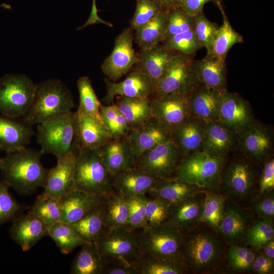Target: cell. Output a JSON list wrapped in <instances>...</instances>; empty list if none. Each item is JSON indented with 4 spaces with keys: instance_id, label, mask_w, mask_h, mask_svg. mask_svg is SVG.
Here are the masks:
<instances>
[{
    "instance_id": "cell-51",
    "label": "cell",
    "mask_w": 274,
    "mask_h": 274,
    "mask_svg": "<svg viewBox=\"0 0 274 274\" xmlns=\"http://www.w3.org/2000/svg\"><path fill=\"white\" fill-rule=\"evenodd\" d=\"M146 194H140L126 199L128 207L127 226L135 231L148 228L146 216Z\"/></svg>"
},
{
    "instance_id": "cell-61",
    "label": "cell",
    "mask_w": 274,
    "mask_h": 274,
    "mask_svg": "<svg viewBox=\"0 0 274 274\" xmlns=\"http://www.w3.org/2000/svg\"><path fill=\"white\" fill-rule=\"evenodd\" d=\"M162 10L170 11L180 8L182 0H153Z\"/></svg>"
},
{
    "instance_id": "cell-11",
    "label": "cell",
    "mask_w": 274,
    "mask_h": 274,
    "mask_svg": "<svg viewBox=\"0 0 274 274\" xmlns=\"http://www.w3.org/2000/svg\"><path fill=\"white\" fill-rule=\"evenodd\" d=\"M137 237L142 252L181 262L183 236L179 230L165 224H161L140 230L137 232Z\"/></svg>"
},
{
    "instance_id": "cell-56",
    "label": "cell",
    "mask_w": 274,
    "mask_h": 274,
    "mask_svg": "<svg viewBox=\"0 0 274 274\" xmlns=\"http://www.w3.org/2000/svg\"><path fill=\"white\" fill-rule=\"evenodd\" d=\"M274 189V159L272 156L261 166L257 181V193H263Z\"/></svg>"
},
{
    "instance_id": "cell-4",
    "label": "cell",
    "mask_w": 274,
    "mask_h": 274,
    "mask_svg": "<svg viewBox=\"0 0 274 274\" xmlns=\"http://www.w3.org/2000/svg\"><path fill=\"white\" fill-rule=\"evenodd\" d=\"M72 93L60 80L51 79L36 84L33 98L23 119L32 126L72 111Z\"/></svg>"
},
{
    "instance_id": "cell-18",
    "label": "cell",
    "mask_w": 274,
    "mask_h": 274,
    "mask_svg": "<svg viewBox=\"0 0 274 274\" xmlns=\"http://www.w3.org/2000/svg\"><path fill=\"white\" fill-rule=\"evenodd\" d=\"M77 152L57 158L56 165L49 169L42 196L60 199L74 188V170Z\"/></svg>"
},
{
    "instance_id": "cell-19",
    "label": "cell",
    "mask_w": 274,
    "mask_h": 274,
    "mask_svg": "<svg viewBox=\"0 0 274 274\" xmlns=\"http://www.w3.org/2000/svg\"><path fill=\"white\" fill-rule=\"evenodd\" d=\"M203 151L216 156L228 158L238 151L237 133L218 120L203 122Z\"/></svg>"
},
{
    "instance_id": "cell-53",
    "label": "cell",
    "mask_w": 274,
    "mask_h": 274,
    "mask_svg": "<svg viewBox=\"0 0 274 274\" xmlns=\"http://www.w3.org/2000/svg\"><path fill=\"white\" fill-rule=\"evenodd\" d=\"M250 207L256 219H263L274 222V191L257 193L251 198Z\"/></svg>"
},
{
    "instance_id": "cell-31",
    "label": "cell",
    "mask_w": 274,
    "mask_h": 274,
    "mask_svg": "<svg viewBox=\"0 0 274 274\" xmlns=\"http://www.w3.org/2000/svg\"><path fill=\"white\" fill-rule=\"evenodd\" d=\"M220 93L199 84L187 96L190 116L203 122L217 120Z\"/></svg>"
},
{
    "instance_id": "cell-46",
    "label": "cell",
    "mask_w": 274,
    "mask_h": 274,
    "mask_svg": "<svg viewBox=\"0 0 274 274\" xmlns=\"http://www.w3.org/2000/svg\"><path fill=\"white\" fill-rule=\"evenodd\" d=\"M256 252L254 249L243 245H228L225 264L232 270L250 271Z\"/></svg>"
},
{
    "instance_id": "cell-45",
    "label": "cell",
    "mask_w": 274,
    "mask_h": 274,
    "mask_svg": "<svg viewBox=\"0 0 274 274\" xmlns=\"http://www.w3.org/2000/svg\"><path fill=\"white\" fill-rule=\"evenodd\" d=\"M79 94V104L77 111L100 118L99 109L101 104L94 91L90 78L83 76L77 82Z\"/></svg>"
},
{
    "instance_id": "cell-63",
    "label": "cell",
    "mask_w": 274,
    "mask_h": 274,
    "mask_svg": "<svg viewBox=\"0 0 274 274\" xmlns=\"http://www.w3.org/2000/svg\"><path fill=\"white\" fill-rule=\"evenodd\" d=\"M216 4L217 6H218L219 4L221 3L220 0H216Z\"/></svg>"
},
{
    "instance_id": "cell-2",
    "label": "cell",
    "mask_w": 274,
    "mask_h": 274,
    "mask_svg": "<svg viewBox=\"0 0 274 274\" xmlns=\"http://www.w3.org/2000/svg\"><path fill=\"white\" fill-rule=\"evenodd\" d=\"M42 155L27 147L7 153L0 164L2 179L21 194L44 187L49 169L41 162Z\"/></svg>"
},
{
    "instance_id": "cell-17",
    "label": "cell",
    "mask_w": 274,
    "mask_h": 274,
    "mask_svg": "<svg viewBox=\"0 0 274 274\" xmlns=\"http://www.w3.org/2000/svg\"><path fill=\"white\" fill-rule=\"evenodd\" d=\"M105 82L107 93L102 101L105 105L113 103L117 96L151 97L154 91L151 79L136 67L121 82H115L108 78Z\"/></svg>"
},
{
    "instance_id": "cell-27",
    "label": "cell",
    "mask_w": 274,
    "mask_h": 274,
    "mask_svg": "<svg viewBox=\"0 0 274 274\" xmlns=\"http://www.w3.org/2000/svg\"><path fill=\"white\" fill-rule=\"evenodd\" d=\"M179 52L166 48L161 43L155 46L142 49L136 64L139 68L155 85L165 74L173 58Z\"/></svg>"
},
{
    "instance_id": "cell-23",
    "label": "cell",
    "mask_w": 274,
    "mask_h": 274,
    "mask_svg": "<svg viewBox=\"0 0 274 274\" xmlns=\"http://www.w3.org/2000/svg\"><path fill=\"white\" fill-rule=\"evenodd\" d=\"M206 190L172 203L170 212L165 224L181 232L186 231L199 223L202 213Z\"/></svg>"
},
{
    "instance_id": "cell-20",
    "label": "cell",
    "mask_w": 274,
    "mask_h": 274,
    "mask_svg": "<svg viewBox=\"0 0 274 274\" xmlns=\"http://www.w3.org/2000/svg\"><path fill=\"white\" fill-rule=\"evenodd\" d=\"M127 138L136 162L144 153L172 138L170 129L153 117L143 126L130 129Z\"/></svg>"
},
{
    "instance_id": "cell-62",
    "label": "cell",
    "mask_w": 274,
    "mask_h": 274,
    "mask_svg": "<svg viewBox=\"0 0 274 274\" xmlns=\"http://www.w3.org/2000/svg\"><path fill=\"white\" fill-rule=\"evenodd\" d=\"M259 251L268 257L274 259V239L266 243Z\"/></svg>"
},
{
    "instance_id": "cell-12",
    "label": "cell",
    "mask_w": 274,
    "mask_h": 274,
    "mask_svg": "<svg viewBox=\"0 0 274 274\" xmlns=\"http://www.w3.org/2000/svg\"><path fill=\"white\" fill-rule=\"evenodd\" d=\"M238 151L248 159L261 165L273 156V128L256 119L237 133Z\"/></svg>"
},
{
    "instance_id": "cell-41",
    "label": "cell",
    "mask_w": 274,
    "mask_h": 274,
    "mask_svg": "<svg viewBox=\"0 0 274 274\" xmlns=\"http://www.w3.org/2000/svg\"><path fill=\"white\" fill-rule=\"evenodd\" d=\"M48 235L64 254L72 252L77 247L86 243L70 224L62 221L55 223L48 229Z\"/></svg>"
},
{
    "instance_id": "cell-37",
    "label": "cell",
    "mask_w": 274,
    "mask_h": 274,
    "mask_svg": "<svg viewBox=\"0 0 274 274\" xmlns=\"http://www.w3.org/2000/svg\"><path fill=\"white\" fill-rule=\"evenodd\" d=\"M73 260L72 274H103L105 262L94 242L86 243Z\"/></svg>"
},
{
    "instance_id": "cell-1",
    "label": "cell",
    "mask_w": 274,
    "mask_h": 274,
    "mask_svg": "<svg viewBox=\"0 0 274 274\" xmlns=\"http://www.w3.org/2000/svg\"><path fill=\"white\" fill-rule=\"evenodd\" d=\"M182 233L181 262L187 272L211 273L222 270L228 245L217 231L199 222Z\"/></svg>"
},
{
    "instance_id": "cell-26",
    "label": "cell",
    "mask_w": 274,
    "mask_h": 274,
    "mask_svg": "<svg viewBox=\"0 0 274 274\" xmlns=\"http://www.w3.org/2000/svg\"><path fill=\"white\" fill-rule=\"evenodd\" d=\"M33 134L32 126L23 118L0 115V150L8 153L27 147Z\"/></svg>"
},
{
    "instance_id": "cell-36",
    "label": "cell",
    "mask_w": 274,
    "mask_h": 274,
    "mask_svg": "<svg viewBox=\"0 0 274 274\" xmlns=\"http://www.w3.org/2000/svg\"><path fill=\"white\" fill-rule=\"evenodd\" d=\"M106 200L70 225L85 243L94 242L105 231Z\"/></svg>"
},
{
    "instance_id": "cell-38",
    "label": "cell",
    "mask_w": 274,
    "mask_h": 274,
    "mask_svg": "<svg viewBox=\"0 0 274 274\" xmlns=\"http://www.w3.org/2000/svg\"><path fill=\"white\" fill-rule=\"evenodd\" d=\"M223 18V22L216 33L212 46L211 53L225 60L229 50L233 46L242 43L243 38L234 30L225 14L222 4L217 6Z\"/></svg>"
},
{
    "instance_id": "cell-64",
    "label": "cell",
    "mask_w": 274,
    "mask_h": 274,
    "mask_svg": "<svg viewBox=\"0 0 274 274\" xmlns=\"http://www.w3.org/2000/svg\"><path fill=\"white\" fill-rule=\"evenodd\" d=\"M2 157H1V156H0V164H1V162H2Z\"/></svg>"
},
{
    "instance_id": "cell-42",
    "label": "cell",
    "mask_w": 274,
    "mask_h": 274,
    "mask_svg": "<svg viewBox=\"0 0 274 274\" xmlns=\"http://www.w3.org/2000/svg\"><path fill=\"white\" fill-rule=\"evenodd\" d=\"M206 196L199 222L205 223L217 231L221 222L226 199L225 194L206 190Z\"/></svg>"
},
{
    "instance_id": "cell-44",
    "label": "cell",
    "mask_w": 274,
    "mask_h": 274,
    "mask_svg": "<svg viewBox=\"0 0 274 274\" xmlns=\"http://www.w3.org/2000/svg\"><path fill=\"white\" fill-rule=\"evenodd\" d=\"M30 212L40 219L48 229L61 221L62 212L59 199L39 195Z\"/></svg>"
},
{
    "instance_id": "cell-14",
    "label": "cell",
    "mask_w": 274,
    "mask_h": 274,
    "mask_svg": "<svg viewBox=\"0 0 274 274\" xmlns=\"http://www.w3.org/2000/svg\"><path fill=\"white\" fill-rule=\"evenodd\" d=\"M256 217L252 210L229 197L226 199L223 218L217 230L227 245H242Z\"/></svg>"
},
{
    "instance_id": "cell-57",
    "label": "cell",
    "mask_w": 274,
    "mask_h": 274,
    "mask_svg": "<svg viewBox=\"0 0 274 274\" xmlns=\"http://www.w3.org/2000/svg\"><path fill=\"white\" fill-rule=\"evenodd\" d=\"M257 252L250 271L256 274L273 273L274 259L268 257L260 251Z\"/></svg>"
},
{
    "instance_id": "cell-33",
    "label": "cell",
    "mask_w": 274,
    "mask_h": 274,
    "mask_svg": "<svg viewBox=\"0 0 274 274\" xmlns=\"http://www.w3.org/2000/svg\"><path fill=\"white\" fill-rule=\"evenodd\" d=\"M118 97L115 104L125 117L130 129L143 126L153 117L150 97Z\"/></svg>"
},
{
    "instance_id": "cell-40",
    "label": "cell",
    "mask_w": 274,
    "mask_h": 274,
    "mask_svg": "<svg viewBox=\"0 0 274 274\" xmlns=\"http://www.w3.org/2000/svg\"><path fill=\"white\" fill-rule=\"evenodd\" d=\"M128 207L127 200L113 190L106 198L105 231L128 226Z\"/></svg>"
},
{
    "instance_id": "cell-5",
    "label": "cell",
    "mask_w": 274,
    "mask_h": 274,
    "mask_svg": "<svg viewBox=\"0 0 274 274\" xmlns=\"http://www.w3.org/2000/svg\"><path fill=\"white\" fill-rule=\"evenodd\" d=\"M37 125V142L41 152L57 158L77 152L79 149L76 112L56 116Z\"/></svg>"
},
{
    "instance_id": "cell-29",
    "label": "cell",
    "mask_w": 274,
    "mask_h": 274,
    "mask_svg": "<svg viewBox=\"0 0 274 274\" xmlns=\"http://www.w3.org/2000/svg\"><path fill=\"white\" fill-rule=\"evenodd\" d=\"M171 138L183 156L203 151V122L189 117L171 129Z\"/></svg>"
},
{
    "instance_id": "cell-49",
    "label": "cell",
    "mask_w": 274,
    "mask_h": 274,
    "mask_svg": "<svg viewBox=\"0 0 274 274\" xmlns=\"http://www.w3.org/2000/svg\"><path fill=\"white\" fill-rule=\"evenodd\" d=\"M193 18V30L202 47L206 49L207 53L210 54L211 53L213 43L220 26L210 21L203 11L195 15Z\"/></svg>"
},
{
    "instance_id": "cell-3",
    "label": "cell",
    "mask_w": 274,
    "mask_h": 274,
    "mask_svg": "<svg viewBox=\"0 0 274 274\" xmlns=\"http://www.w3.org/2000/svg\"><path fill=\"white\" fill-rule=\"evenodd\" d=\"M261 166L238 151L234 152L221 172L219 192L245 206L257 192Z\"/></svg>"
},
{
    "instance_id": "cell-15",
    "label": "cell",
    "mask_w": 274,
    "mask_h": 274,
    "mask_svg": "<svg viewBox=\"0 0 274 274\" xmlns=\"http://www.w3.org/2000/svg\"><path fill=\"white\" fill-rule=\"evenodd\" d=\"M133 29L125 28L116 37L113 50L101 64L108 79L115 82L126 74L139 61L133 47Z\"/></svg>"
},
{
    "instance_id": "cell-47",
    "label": "cell",
    "mask_w": 274,
    "mask_h": 274,
    "mask_svg": "<svg viewBox=\"0 0 274 274\" xmlns=\"http://www.w3.org/2000/svg\"><path fill=\"white\" fill-rule=\"evenodd\" d=\"M273 223L263 219H256L242 245L259 251L266 243L274 239Z\"/></svg>"
},
{
    "instance_id": "cell-55",
    "label": "cell",
    "mask_w": 274,
    "mask_h": 274,
    "mask_svg": "<svg viewBox=\"0 0 274 274\" xmlns=\"http://www.w3.org/2000/svg\"><path fill=\"white\" fill-rule=\"evenodd\" d=\"M162 10L153 0H136L134 15L130 21V27L135 30L145 24Z\"/></svg>"
},
{
    "instance_id": "cell-54",
    "label": "cell",
    "mask_w": 274,
    "mask_h": 274,
    "mask_svg": "<svg viewBox=\"0 0 274 274\" xmlns=\"http://www.w3.org/2000/svg\"><path fill=\"white\" fill-rule=\"evenodd\" d=\"M193 27V17L187 15L181 8L173 9L169 12L164 40L176 35L192 30Z\"/></svg>"
},
{
    "instance_id": "cell-13",
    "label": "cell",
    "mask_w": 274,
    "mask_h": 274,
    "mask_svg": "<svg viewBox=\"0 0 274 274\" xmlns=\"http://www.w3.org/2000/svg\"><path fill=\"white\" fill-rule=\"evenodd\" d=\"M182 157L171 138L144 153L135 166L157 179H169L174 178Z\"/></svg>"
},
{
    "instance_id": "cell-48",
    "label": "cell",
    "mask_w": 274,
    "mask_h": 274,
    "mask_svg": "<svg viewBox=\"0 0 274 274\" xmlns=\"http://www.w3.org/2000/svg\"><path fill=\"white\" fill-rule=\"evenodd\" d=\"M161 44L168 49L194 57L203 48L193 29L167 38Z\"/></svg>"
},
{
    "instance_id": "cell-24",
    "label": "cell",
    "mask_w": 274,
    "mask_h": 274,
    "mask_svg": "<svg viewBox=\"0 0 274 274\" xmlns=\"http://www.w3.org/2000/svg\"><path fill=\"white\" fill-rule=\"evenodd\" d=\"M163 180L157 179L134 166L113 177V189L125 199L140 194H147Z\"/></svg>"
},
{
    "instance_id": "cell-16",
    "label": "cell",
    "mask_w": 274,
    "mask_h": 274,
    "mask_svg": "<svg viewBox=\"0 0 274 274\" xmlns=\"http://www.w3.org/2000/svg\"><path fill=\"white\" fill-rule=\"evenodd\" d=\"M256 119L250 103L237 93L227 89L220 94L217 120L236 133Z\"/></svg>"
},
{
    "instance_id": "cell-35",
    "label": "cell",
    "mask_w": 274,
    "mask_h": 274,
    "mask_svg": "<svg viewBox=\"0 0 274 274\" xmlns=\"http://www.w3.org/2000/svg\"><path fill=\"white\" fill-rule=\"evenodd\" d=\"M169 12L160 11L149 21L134 30L135 42L142 49L149 48L163 42Z\"/></svg>"
},
{
    "instance_id": "cell-21",
    "label": "cell",
    "mask_w": 274,
    "mask_h": 274,
    "mask_svg": "<svg viewBox=\"0 0 274 274\" xmlns=\"http://www.w3.org/2000/svg\"><path fill=\"white\" fill-rule=\"evenodd\" d=\"M154 118L170 130L190 116L187 96L169 93L159 98L150 97Z\"/></svg>"
},
{
    "instance_id": "cell-59",
    "label": "cell",
    "mask_w": 274,
    "mask_h": 274,
    "mask_svg": "<svg viewBox=\"0 0 274 274\" xmlns=\"http://www.w3.org/2000/svg\"><path fill=\"white\" fill-rule=\"evenodd\" d=\"M103 274H138V271L134 266L105 262Z\"/></svg>"
},
{
    "instance_id": "cell-9",
    "label": "cell",
    "mask_w": 274,
    "mask_h": 274,
    "mask_svg": "<svg viewBox=\"0 0 274 274\" xmlns=\"http://www.w3.org/2000/svg\"><path fill=\"white\" fill-rule=\"evenodd\" d=\"M36 84L24 74H6L0 78V115L22 118L32 103Z\"/></svg>"
},
{
    "instance_id": "cell-52",
    "label": "cell",
    "mask_w": 274,
    "mask_h": 274,
    "mask_svg": "<svg viewBox=\"0 0 274 274\" xmlns=\"http://www.w3.org/2000/svg\"><path fill=\"white\" fill-rule=\"evenodd\" d=\"M10 187L5 181L0 179V227L13 220L22 208L10 192Z\"/></svg>"
},
{
    "instance_id": "cell-58",
    "label": "cell",
    "mask_w": 274,
    "mask_h": 274,
    "mask_svg": "<svg viewBox=\"0 0 274 274\" xmlns=\"http://www.w3.org/2000/svg\"><path fill=\"white\" fill-rule=\"evenodd\" d=\"M210 2L216 4V0H182L180 8L188 15L193 17L203 11L205 4Z\"/></svg>"
},
{
    "instance_id": "cell-32",
    "label": "cell",
    "mask_w": 274,
    "mask_h": 274,
    "mask_svg": "<svg viewBox=\"0 0 274 274\" xmlns=\"http://www.w3.org/2000/svg\"><path fill=\"white\" fill-rule=\"evenodd\" d=\"M76 113L79 148L97 149L111 139L101 118L78 111Z\"/></svg>"
},
{
    "instance_id": "cell-8",
    "label": "cell",
    "mask_w": 274,
    "mask_h": 274,
    "mask_svg": "<svg viewBox=\"0 0 274 274\" xmlns=\"http://www.w3.org/2000/svg\"><path fill=\"white\" fill-rule=\"evenodd\" d=\"M94 243L106 263H117L135 267L143 253L138 241L137 231L128 226L105 232Z\"/></svg>"
},
{
    "instance_id": "cell-34",
    "label": "cell",
    "mask_w": 274,
    "mask_h": 274,
    "mask_svg": "<svg viewBox=\"0 0 274 274\" xmlns=\"http://www.w3.org/2000/svg\"><path fill=\"white\" fill-rule=\"evenodd\" d=\"M203 190L198 187L182 180L171 178L163 180L146 194L151 198H158L172 203L183 200Z\"/></svg>"
},
{
    "instance_id": "cell-43",
    "label": "cell",
    "mask_w": 274,
    "mask_h": 274,
    "mask_svg": "<svg viewBox=\"0 0 274 274\" xmlns=\"http://www.w3.org/2000/svg\"><path fill=\"white\" fill-rule=\"evenodd\" d=\"M99 113L101 120L111 139L127 136L130 130V127L125 117L114 102L110 105L101 104Z\"/></svg>"
},
{
    "instance_id": "cell-30",
    "label": "cell",
    "mask_w": 274,
    "mask_h": 274,
    "mask_svg": "<svg viewBox=\"0 0 274 274\" xmlns=\"http://www.w3.org/2000/svg\"><path fill=\"white\" fill-rule=\"evenodd\" d=\"M193 67L200 83L219 92L227 89L225 60L212 53L193 60Z\"/></svg>"
},
{
    "instance_id": "cell-60",
    "label": "cell",
    "mask_w": 274,
    "mask_h": 274,
    "mask_svg": "<svg viewBox=\"0 0 274 274\" xmlns=\"http://www.w3.org/2000/svg\"><path fill=\"white\" fill-rule=\"evenodd\" d=\"M97 11L98 10L96 6V0H92L91 11L88 19L82 26L77 28V30H80L86 26L96 23H101L109 27H113V25L112 23L101 19L98 16Z\"/></svg>"
},
{
    "instance_id": "cell-7",
    "label": "cell",
    "mask_w": 274,
    "mask_h": 274,
    "mask_svg": "<svg viewBox=\"0 0 274 274\" xmlns=\"http://www.w3.org/2000/svg\"><path fill=\"white\" fill-rule=\"evenodd\" d=\"M227 159L203 151L187 154L182 157L173 178L219 192L220 174Z\"/></svg>"
},
{
    "instance_id": "cell-39",
    "label": "cell",
    "mask_w": 274,
    "mask_h": 274,
    "mask_svg": "<svg viewBox=\"0 0 274 274\" xmlns=\"http://www.w3.org/2000/svg\"><path fill=\"white\" fill-rule=\"evenodd\" d=\"M138 274H184L187 273L180 262L160 258L143 252L135 264Z\"/></svg>"
},
{
    "instance_id": "cell-50",
    "label": "cell",
    "mask_w": 274,
    "mask_h": 274,
    "mask_svg": "<svg viewBox=\"0 0 274 274\" xmlns=\"http://www.w3.org/2000/svg\"><path fill=\"white\" fill-rule=\"evenodd\" d=\"M172 203L158 198H151L147 195L146 216L148 227L166 223L170 212Z\"/></svg>"
},
{
    "instance_id": "cell-6",
    "label": "cell",
    "mask_w": 274,
    "mask_h": 274,
    "mask_svg": "<svg viewBox=\"0 0 274 274\" xmlns=\"http://www.w3.org/2000/svg\"><path fill=\"white\" fill-rule=\"evenodd\" d=\"M113 177L97 149L79 148L74 170V188L106 198L113 189Z\"/></svg>"
},
{
    "instance_id": "cell-28",
    "label": "cell",
    "mask_w": 274,
    "mask_h": 274,
    "mask_svg": "<svg viewBox=\"0 0 274 274\" xmlns=\"http://www.w3.org/2000/svg\"><path fill=\"white\" fill-rule=\"evenodd\" d=\"M106 198L73 188L59 199L62 212L61 221L69 224L78 221L94 208L105 202Z\"/></svg>"
},
{
    "instance_id": "cell-25",
    "label": "cell",
    "mask_w": 274,
    "mask_h": 274,
    "mask_svg": "<svg viewBox=\"0 0 274 274\" xmlns=\"http://www.w3.org/2000/svg\"><path fill=\"white\" fill-rule=\"evenodd\" d=\"M9 229L11 237L22 249L27 251L42 237L48 235V228L44 223L30 211L17 216Z\"/></svg>"
},
{
    "instance_id": "cell-10",
    "label": "cell",
    "mask_w": 274,
    "mask_h": 274,
    "mask_svg": "<svg viewBox=\"0 0 274 274\" xmlns=\"http://www.w3.org/2000/svg\"><path fill=\"white\" fill-rule=\"evenodd\" d=\"M193 58L194 56L177 54L155 85L151 98H159L169 93L187 96L200 84L193 67Z\"/></svg>"
},
{
    "instance_id": "cell-22",
    "label": "cell",
    "mask_w": 274,
    "mask_h": 274,
    "mask_svg": "<svg viewBox=\"0 0 274 274\" xmlns=\"http://www.w3.org/2000/svg\"><path fill=\"white\" fill-rule=\"evenodd\" d=\"M98 150L104 164L113 177L136 165L127 136L111 139Z\"/></svg>"
}]
</instances>
